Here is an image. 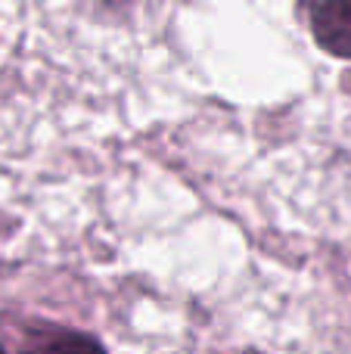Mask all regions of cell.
I'll return each instance as SVG.
<instances>
[{
	"mask_svg": "<svg viewBox=\"0 0 351 354\" xmlns=\"http://www.w3.org/2000/svg\"><path fill=\"white\" fill-rule=\"evenodd\" d=\"M308 22L327 53L351 59V0H308Z\"/></svg>",
	"mask_w": 351,
	"mask_h": 354,
	"instance_id": "6da1fadb",
	"label": "cell"
}]
</instances>
